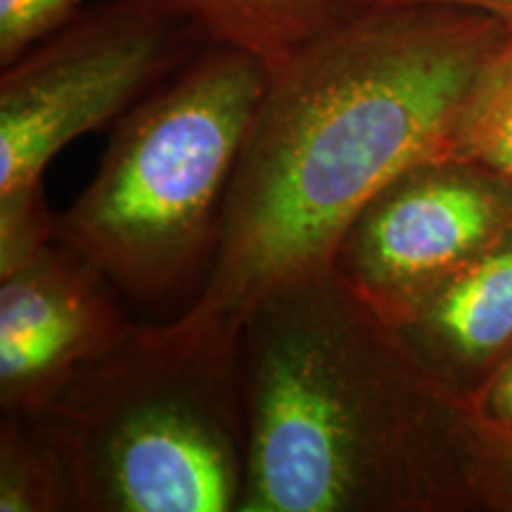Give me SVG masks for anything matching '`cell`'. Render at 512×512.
Here are the masks:
<instances>
[{
    "instance_id": "cell-1",
    "label": "cell",
    "mask_w": 512,
    "mask_h": 512,
    "mask_svg": "<svg viewBox=\"0 0 512 512\" xmlns=\"http://www.w3.org/2000/svg\"><path fill=\"white\" fill-rule=\"evenodd\" d=\"M510 31L477 10L375 5L275 67L230 183L214 264L166 328L235 349L268 292L332 266L373 197L403 171L453 155Z\"/></svg>"
},
{
    "instance_id": "cell-2",
    "label": "cell",
    "mask_w": 512,
    "mask_h": 512,
    "mask_svg": "<svg viewBox=\"0 0 512 512\" xmlns=\"http://www.w3.org/2000/svg\"><path fill=\"white\" fill-rule=\"evenodd\" d=\"M235 356L240 512H491L501 427L335 266L268 292Z\"/></svg>"
},
{
    "instance_id": "cell-3",
    "label": "cell",
    "mask_w": 512,
    "mask_h": 512,
    "mask_svg": "<svg viewBox=\"0 0 512 512\" xmlns=\"http://www.w3.org/2000/svg\"><path fill=\"white\" fill-rule=\"evenodd\" d=\"M271 69L209 43L117 124L55 240L121 297L183 313L214 264L228 190Z\"/></svg>"
},
{
    "instance_id": "cell-4",
    "label": "cell",
    "mask_w": 512,
    "mask_h": 512,
    "mask_svg": "<svg viewBox=\"0 0 512 512\" xmlns=\"http://www.w3.org/2000/svg\"><path fill=\"white\" fill-rule=\"evenodd\" d=\"M46 413L67 441L79 512H240L249 432L235 349L136 325Z\"/></svg>"
},
{
    "instance_id": "cell-5",
    "label": "cell",
    "mask_w": 512,
    "mask_h": 512,
    "mask_svg": "<svg viewBox=\"0 0 512 512\" xmlns=\"http://www.w3.org/2000/svg\"><path fill=\"white\" fill-rule=\"evenodd\" d=\"M166 0L79 10L0 72V268L55 240L43 174L64 145L117 124L204 46Z\"/></svg>"
},
{
    "instance_id": "cell-6",
    "label": "cell",
    "mask_w": 512,
    "mask_h": 512,
    "mask_svg": "<svg viewBox=\"0 0 512 512\" xmlns=\"http://www.w3.org/2000/svg\"><path fill=\"white\" fill-rule=\"evenodd\" d=\"M512 230V183L465 157L403 171L356 216L332 266L392 323Z\"/></svg>"
},
{
    "instance_id": "cell-7",
    "label": "cell",
    "mask_w": 512,
    "mask_h": 512,
    "mask_svg": "<svg viewBox=\"0 0 512 512\" xmlns=\"http://www.w3.org/2000/svg\"><path fill=\"white\" fill-rule=\"evenodd\" d=\"M136 328L121 294L50 240L0 271V413H41L74 375Z\"/></svg>"
},
{
    "instance_id": "cell-8",
    "label": "cell",
    "mask_w": 512,
    "mask_h": 512,
    "mask_svg": "<svg viewBox=\"0 0 512 512\" xmlns=\"http://www.w3.org/2000/svg\"><path fill=\"white\" fill-rule=\"evenodd\" d=\"M394 325L441 380L479 403L512 354V230Z\"/></svg>"
},
{
    "instance_id": "cell-9",
    "label": "cell",
    "mask_w": 512,
    "mask_h": 512,
    "mask_svg": "<svg viewBox=\"0 0 512 512\" xmlns=\"http://www.w3.org/2000/svg\"><path fill=\"white\" fill-rule=\"evenodd\" d=\"M211 43L245 50L268 69L280 67L325 31L356 15L358 0H166Z\"/></svg>"
},
{
    "instance_id": "cell-10",
    "label": "cell",
    "mask_w": 512,
    "mask_h": 512,
    "mask_svg": "<svg viewBox=\"0 0 512 512\" xmlns=\"http://www.w3.org/2000/svg\"><path fill=\"white\" fill-rule=\"evenodd\" d=\"M0 512H79L72 456L46 411L0 418Z\"/></svg>"
},
{
    "instance_id": "cell-11",
    "label": "cell",
    "mask_w": 512,
    "mask_h": 512,
    "mask_svg": "<svg viewBox=\"0 0 512 512\" xmlns=\"http://www.w3.org/2000/svg\"><path fill=\"white\" fill-rule=\"evenodd\" d=\"M453 155L489 166L512 183V31L465 114Z\"/></svg>"
},
{
    "instance_id": "cell-12",
    "label": "cell",
    "mask_w": 512,
    "mask_h": 512,
    "mask_svg": "<svg viewBox=\"0 0 512 512\" xmlns=\"http://www.w3.org/2000/svg\"><path fill=\"white\" fill-rule=\"evenodd\" d=\"M81 10V0H0V67L53 34Z\"/></svg>"
},
{
    "instance_id": "cell-13",
    "label": "cell",
    "mask_w": 512,
    "mask_h": 512,
    "mask_svg": "<svg viewBox=\"0 0 512 512\" xmlns=\"http://www.w3.org/2000/svg\"><path fill=\"white\" fill-rule=\"evenodd\" d=\"M479 406L496 425L512 430V354L484 389Z\"/></svg>"
},
{
    "instance_id": "cell-14",
    "label": "cell",
    "mask_w": 512,
    "mask_h": 512,
    "mask_svg": "<svg viewBox=\"0 0 512 512\" xmlns=\"http://www.w3.org/2000/svg\"><path fill=\"white\" fill-rule=\"evenodd\" d=\"M491 512H512V430H505V427H501V437H498Z\"/></svg>"
},
{
    "instance_id": "cell-15",
    "label": "cell",
    "mask_w": 512,
    "mask_h": 512,
    "mask_svg": "<svg viewBox=\"0 0 512 512\" xmlns=\"http://www.w3.org/2000/svg\"><path fill=\"white\" fill-rule=\"evenodd\" d=\"M361 8H375V5H451V8H465L486 12V15L501 19L512 29V0H358Z\"/></svg>"
}]
</instances>
